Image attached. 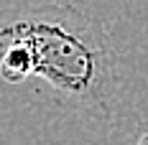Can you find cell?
Wrapping results in <instances>:
<instances>
[{"label":"cell","mask_w":148,"mask_h":145,"mask_svg":"<svg viewBox=\"0 0 148 145\" xmlns=\"http://www.w3.org/2000/svg\"><path fill=\"white\" fill-rule=\"evenodd\" d=\"M8 31L28 48L33 79H41L66 110L112 122L123 76L110 36L72 5L49 3L0 10Z\"/></svg>","instance_id":"1"},{"label":"cell","mask_w":148,"mask_h":145,"mask_svg":"<svg viewBox=\"0 0 148 145\" xmlns=\"http://www.w3.org/2000/svg\"><path fill=\"white\" fill-rule=\"evenodd\" d=\"M135 145H148V130L138 135V140H135Z\"/></svg>","instance_id":"2"},{"label":"cell","mask_w":148,"mask_h":145,"mask_svg":"<svg viewBox=\"0 0 148 145\" xmlns=\"http://www.w3.org/2000/svg\"><path fill=\"white\" fill-rule=\"evenodd\" d=\"M49 3H61V0H49Z\"/></svg>","instance_id":"3"}]
</instances>
